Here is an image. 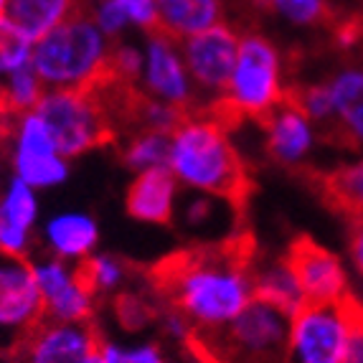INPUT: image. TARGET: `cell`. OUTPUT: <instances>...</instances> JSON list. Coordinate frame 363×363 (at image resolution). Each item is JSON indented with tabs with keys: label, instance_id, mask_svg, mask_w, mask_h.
I'll return each instance as SVG.
<instances>
[{
	"label": "cell",
	"instance_id": "cell-35",
	"mask_svg": "<svg viewBox=\"0 0 363 363\" xmlns=\"http://www.w3.org/2000/svg\"><path fill=\"white\" fill-rule=\"evenodd\" d=\"M351 259L356 264L358 274L363 277V221H356L351 234Z\"/></svg>",
	"mask_w": 363,
	"mask_h": 363
},
{
	"label": "cell",
	"instance_id": "cell-13",
	"mask_svg": "<svg viewBox=\"0 0 363 363\" xmlns=\"http://www.w3.org/2000/svg\"><path fill=\"white\" fill-rule=\"evenodd\" d=\"M102 348L94 323H59L43 318L23 340L18 363H89Z\"/></svg>",
	"mask_w": 363,
	"mask_h": 363
},
{
	"label": "cell",
	"instance_id": "cell-18",
	"mask_svg": "<svg viewBox=\"0 0 363 363\" xmlns=\"http://www.w3.org/2000/svg\"><path fill=\"white\" fill-rule=\"evenodd\" d=\"M176 176L170 168H155L138 173L128 191V211L138 221L145 224H168L178 203Z\"/></svg>",
	"mask_w": 363,
	"mask_h": 363
},
{
	"label": "cell",
	"instance_id": "cell-25",
	"mask_svg": "<svg viewBox=\"0 0 363 363\" xmlns=\"http://www.w3.org/2000/svg\"><path fill=\"white\" fill-rule=\"evenodd\" d=\"M257 11L269 13L292 28H318L330 23V0H249Z\"/></svg>",
	"mask_w": 363,
	"mask_h": 363
},
{
	"label": "cell",
	"instance_id": "cell-10",
	"mask_svg": "<svg viewBox=\"0 0 363 363\" xmlns=\"http://www.w3.org/2000/svg\"><path fill=\"white\" fill-rule=\"evenodd\" d=\"M11 165L13 176L36 191H49L69 178V157L56 147V140L36 109L13 117L11 125Z\"/></svg>",
	"mask_w": 363,
	"mask_h": 363
},
{
	"label": "cell",
	"instance_id": "cell-39",
	"mask_svg": "<svg viewBox=\"0 0 363 363\" xmlns=\"http://www.w3.org/2000/svg\"><path fill=\"white\" fill-rule=\"evenodd\" d=\"M89 363H104V361H102V351H99V353H97V356L91 358V361H89Z\"/></svg>",
	"mask_w": 363,
	"mask_h": 363
},
{
	"label": "cell",
	"instance_id": "cell-27",
	"mask_svg": "<svg viewBox=\"0 0 363 363\" xmlns=\"http://www.w3.org/2000/svg\"><path fill=\"white\" fill-rule=\"evenodd\" d=\"M170 135L165 133H133L122 147V160L130 170L145 173V170L168 168Z\"/></svg>",
	"mask_w": 363,
	"mask_h": 363
},
{
	"label": "cell",
	"instance_id": "cell-24",
	"mask_svg": "<svg viewBox=\"0 0 363 363\" xmlns=\"http://www.w3.org/2000/svg\"><path fill=\"white\" fill-rule=\"evenodd\" d=\"M325 199L353 221H363V152L358 160L345 163L323 178Z\"/></svg>",
	"mask_w": 363,
	"mask_h": 363
},
{
	"label": "cell",
	"instance_id": "cell-32",
	"mask_svg": "<svg viewBox=\"0 0 363 363\" xmlns=\"http://www.w3.org/2000/svg\"><path fill=\"white\" fill-rule=\"evenodd\" d=\"M140 72H143V46L130 41H115L112 61H109V79L138 86Z\"/></svg>",
	"mask_w": 363,
	"mask_h": 363
},
{
	"label": "cell",
	"instance_id": "cell-9",
	"mask_svg": "<svg viewBox=\"0 0 363 363\" xmlns=\"http://www.w3.org/2000/svg\"><path fill=\"white\" fill-rule=\"evenodd\" d=\"M43 318V297L33 264L26 257L0 252V353L16 356Z\"/></svg>",
	"mask_w": 363,
	"mask_h": 363
},
{
	"label": "cell",
	"instance_id": "cell-26",
	"mask_svg": "<svg viewBox=\"0 0 363 363\" xmlns=\"http://www.w3.org/2000/svg\"><path fill=\"white\" fill-rule=\"evenodd\" d=\"M43 94H46V86L38 79L33 64L11 74L6 82H0V107L6 109L11 117H18L23 112L36 109Z\"/></svg>",
	"mask_w": 363,
	"mask_h": 363
},
{
	"label": "cell",
	"instance_id": "cell-17",
	"mask_svg": "<svg viewBox=\"0 0 363 363\" xmlns=\"http://www.w3.org/2000/svg\"><path fill=\"white\" fill-rule=\"evenodd\" d=\"M325 86L333 102V125L328 135L363 152V67L338 69Z\"/></svg>",
	"mask_w": 363,
	"mask_h": 363
},
{
	"label": "cell",
	"instance_id": "cell-31",
	"mask_svg": "<svg viewBox=\"0 0 363 363\" xmlns=\"http://www.w3.org/2000/svg\"><path fill=\"white\" fill-rule=\"evenodd\" d=\"M99 351L104 363H168V351L155 343H102Z\"/></svg>",
	"mask_w": 363,
	"mask_h": 363
},
{
	"label": "cell",
	"instance_id": "cell-22",
	"mask_svg": "<svg viewBox=\"0 0 363 363\" xmlns=\"http://www.w3.org/2000/svg\"><path fill=\"white\" fill-rule=\"evenodd\" d=\"M252 282H255V297H259V300L285 310L290 315H295L303 305H308L303 290H300V282H297L290 262L285 257H279V259H259V257H255V262H252Z\"/></svg>",
	"mask_w": 363,
	"mask_h": 363
},
{
	"label": "cell",
	"instance_id": "cell-28",
	"mask_svg": "<svg viewBox=\"0 0 363 363\" xmlns=\"http://www.w3.org/2000/svg\"><path fill=\"white\" fill-rule=\"evenodd\" d=\"M82 277L94 295H117L128 285L130 269L120 257L112 255H91L84 262H79Z\"/></svg>",
	"mask_w": 363,
	"mask_h": 363
},
{
	"label": "cell",
	"instance_id": "cell-23",
	"mask_svg": "<svg viewBox=\"0 0 363 363\" xmlns=\"http://www.w3.org/2000/svg\"><path fill=\"white\" fill-rule=\"evenodd\" d=\"M91 18L109 41H120L128 30H157V0H94Z\"/></svg>",
	"mask_w": 363,
	"mask_h": 363
},
{
	"label": "cell",
	"instance_id": "cell-14",
	"mask_svg": "<svg viewBox=\"0 0 363 363\" xmlns=\"http://www.w3.org/2000/svg\"><path fill=\"white\" fill-rule=\"evenodd\" d=\"M285 259L290 262L305 303H338L351 295L348 272L338 255L310 236H297L287 249Z\"/></svg>",
	"mask_w": 363,
	"mask_h": 363
},
{
	"label": "cell",
	"instance_id": "cell-7",
	"mask_svg": "<svg viewBox=\"0 0 363 363\" xmlns=\"http://www.w3.org/2000/svg\"><path fill=\"white\" fill-rule=\"evenodd\" d=\"M363 303L353 295L338 303H308L292 315L287 363H343Z\"/></svg>",
	"mask_w": 363,
	"mask_h": 363
},
{
	"label": "cell",
	"instance_id": "cell-30",
	"mask_svg": "<svg viewBox=\"0 0 363 363\" xmlns=\"http://www.w3.org/2000/svg\"><path fill=\"white\" fill-rule=\"evenodd\" d=\"M117 310V320L125 328L135 330V328H145L147 323L157 320V313H160V300H145L138 292H122L115 300Z\"/></svg>",
	"mask_w": 363,
	"mask_h": 363
},
{
	"label": "cell",
	"instance_id": "cell-15",
	"mask_svg": "<svg viewBox=\"0 0 363 363\" xmlns=\"http://www.w3.org/2000/svg\"><path fill=\"white\" fill-rule=\"evenodd\" d=\"M262 130H264L267 152L272 155L274 163L287 168H303L318 145L315 122L297 107L290 94L262 120Z\"/></svg>",
	"mask_w": 363,
	"mask_h": 363
},
{
	"label": "cell",
	"instance_id": "cell-38",
	"mask_svg": "<svg viewBox=\"0 0 363 363\" xmlns=\"http://www.w3.org/2000/svg\"><path fill=\"white\" fill-rule=\"evenodd\" d=\"M6 11H8V0H0V21L6 18Z\"/></svg>",
	"mask_w": 363,
	"mask_h": 363
},
{
	"label": "cell",
	"instance_id": "cell-33",
	"mask_svg": "<svg viewBox=\"0 0 363 363\" xmlns=\"http://www.w3.org/2000/svg\"><path fill=\"white\" fill-rule=\"evenodd\" d=\"M216 196H206V194H194V199H188V203L183 206V221L188 226H208L213 221V213L218 208Z\"/></svg>",
	"mask_w": 363,
	"mask_h": 363
},
{
	"label": "cell",
	"instance_id": "cell-1",
	"mask_svg": "<svg viewBox=\"0 0 363 363\" xmlns=\"http://www.w3.org/2000/svg\"><path fill=\"white\" fill-rule=\"evenodd\" d=\"M255 244L236 234L218 244H201L157 262L150 285L157 300L191 323L196 333L218 330L255 300Z\"/></svg>",
	"mask_w": 363,
	"mask_h": 363
},
{
	"label": "cell",
	"instance_id": "cell-34",
	"mask_svg": "<svg viewBox=\"0 0 363 363\" xmlns=\"http://www.w3.org/2000/svg\"><path fill=\"white\" fill-rule=\"evenodd\" d=\"M168 363H213V361L203 353V348L196 340H191L186 345H173V351L168 353Z\"/></svg>",
	"mask_w": 363,
	"mask_h": 363
},
{
	"label": "cell",
	"instance_id": "cell-20",
	"mask_svg": "<svg viewBox=\"0 0 363 363\" xmlns=\"http://www.w3.org/2000/svg\"><path fill=\"white\" fill-rule=\"evenodd\" d=\"M224 23V0H157V30L176 41Z\"/></svg>",
	"mask_w": 363,
	"mask_h": 363
},
{
	"label": "cell",
	"instance_id": "cell-12",
	"mask_svg": "<svg viewBox=\"0 0 363 363\" xmlns=\"http://www.w3.org/2000/svg\"><path fill=\"white\" fill-rule=\"evenodd\" d=\"M38 290L43 297V315L59 323H89L97 295L82 277L79 264L59 257L33 262Z\"/></svg>",
	"mask_w": 363,
	"mask_h": 363
},
{
	"label": "cell",
	"instance_id": "cell-11",
	"mask_svg": "<svg viewBox=\"0 0 363 363\" xmlns=\"http://www.w3.org/2000/svg\"><path fill=\"white\" fill-rule=\"evenodd\" d=\"M138 89L150 99L170 104L181 112H196V89L183 61L181 41L163 30L147 33L143 43V72Z\"/></svg>",
	"mask_w": 363,
	"mask_h": 363
},
{
	"label": "cell",
	"instance_id": "cell-2",
	"mask_svg": "<svg viewBox=\"0 0 363 363\" xmlns=\"http://www.w3.org/2000/svg\"><path fill=\"white\" fill-rule=\"evenodd\" d=\"M168 168L183 188L242 206L252 178L229 138V125L211 112H186L170 133Z\"/></svg>",
	"mask_w": 363,
	"mask_h": 363
},
{
	"label": "cell",
	"instance_id": "cell-4",
	"mask_svg": "<svg viewBox=\"0 0 363 363\" xmlns=\"http://www.w3.org/2000/svg\"><path fill=\"white\" fill-rule=\"evenodd\" d=\"M287 94L290 86L285 82L282 51L257 30H244L224 99L216 104V109H211V115L229 128L244 120L262 122L274 107L285 102Z\"/></svg>",
	"mask_w": 363,
	"mask_h": 363
},
{
	"label": "cell",
	"instance_id": "cell-19",
	"mask_svg": "<svg viewBox=\"0 0 363 363\" xmlns=\"http://www.w3.org/2000/svg\"><path fill=\"white\" fill-rule=\"evenodd\" d=\"M43 242H46L51 257L79 264L94 255L99 242V226L84 211L56 213L43 224Z\"/></svg>",
	"mask_w": 363,
	"mask_h": 363
},
{
	"label": "cell",
	"instance_id": "cell-16",
	"mask_svg": "<svg viewBox=\"0 0 363 363\" xmlns=\"http://www.w3.org/2000/svg\"><path fill=\"white\" fill-rule=\"evenodd\" d=\"M38 191L11 176L0 191V252L26 257L33 247L38 221Z\"/></svg>",
	"mask_w": 363,
	"mask_h": 363
},
{
	"label": "cell",
	"instance_id": "cell-36",
	"mask_svg": "<svg viewBox=\"0 0 363 363\" xmlns=\"http://www.w3.org/2000/svg\"><path fill=\"white\" fill-rule=\"evenodd\" d=\"M11 125H13V117L8 115L6 109L0 107V140L8 138V133H11Z\"/></svg>",
	"mask_w": 363,
	"mask_h": 363
},
{
	"label": "cell",
	"instance_id": "cell-3",
	"mask_svg": "<svg viewBox=\"0 0 363 363\" xmlns=\"http://www.w3.org/2000/svg\"><path fill=\"white\" fill-rule=\"evenodd\" d=\"M112 46L94 18L79 13L33 43L30 64L46 89H97L109 82Z\"/></svg>",
	"mask_w": 363,
	"mask_h": 363
},
{
	"label": "cell",
	"instance_id": "cell-6",
	"mask_svg": "<svg viewBox=\"0 0 363 363\" xmlns=\"http://www.w3.org/2000/svg\"><path fill=\"white\" fill-rule=\"evenodd\" d=\"M36 112L69 160L117 138L97 89H46Z\"/></svg>",
	"mask_w": 363,
	"mask_h": 363
},
{
	"label": "cell",
	"instance_id": "cell-37",
	"mask_svg": "<svg viewBox=\"0 0 363 363\" xmlns=\"http://www.w3.org/2000/svg\"><path fill=\"white\" fill-rule=\"evenodd\" d=\"M0 363H18V358L11 356V353H0Z\"/></svg>",
	"mask_w": 363,
	"mask_h": 363
},
{
	"label": "cell",
	"instance_id": "cell-8",
	"mask_svg": "<svg viewBox=\"0 0 363 363\" xmlns=\"http://www.w3.org/2000/svg\"><path fill=\"white\" fill-rule=\"evenodd\" d=\"M239 38L242 33L224 21L199 36L181 41L183 61L196 89V112H211L224 99L239 54Z\"/></svg>",
	"mask_w": 363,
	"mask_h": 363
},
{
	"label": "cell",
	"instance_id": "cell-21",
	"mask_svg": "<svg viewBox=\"0 0 363 363\" xmlns=\"http://www.w3.org/2000/svg\"><path fill=\"white\" fill-rule=\"evenodd\" d=\"M84 0H8L6 21L36 43L46 33L79 16Z\"/></svg>",
	"mask_w": 363,
	"mask_h": 363
},
{
	"label": "cell",
	"instance_id": "cell-5",
	"mask_svg": "<svg viewBox=\"0 0 363 363\" xmlns=\"http://www.w3.org/2000/svg\"><path fill=\"white\" fill-rule=\"evenodd\" d=\"M292 315L255 297L234 320L194 340L213 363H287Z\"/></svg>",
	"mask_w": 363,
	"mask_h": 363
},
{
	"label": "cell",
	"instance_id": "cell-29",
	"mask_svg": "<svg viewBox=\"0 0 363 363\" xmlns=\"http://www.w3.org/2000/svg\"><path fill=\"white\" fill-rule=\"evenodd\" d=\"M30 56H33V41L13 28L6 18L0 21V82L30 67Z\"/></svg>",
	"mask_w": 363,
	"mask_h": 363
}]
</instances>
